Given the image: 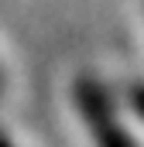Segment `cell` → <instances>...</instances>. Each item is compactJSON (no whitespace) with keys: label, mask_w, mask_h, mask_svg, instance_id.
I'll list each match as a JSON object with an SVG mask.
<instances>
[{"label":"cell","mask_w":144,"mask_h":147,"mask_svg":"<svg viewBox=\"0 0 144 147\" xmlns=\"http://www.w3.org/2000/svg\"><path fill=\"white\" fill-rule=\"evenodd\" d=\"M75 106H79V113H82V123L89 127L96 147H137L130 137H127V130L120 127L117 113H113V106H110L107 89H103L96 79L82 75V79L75 82Z\"/></svg>","instance_id":"1"},{"label":"cell","mask_w":144,"mask_h":147,"mask_svg":"<svg viewBox=\"0 0 144 147\" xmlns=\"http://www.w3.org/2000/svg\"><path fill=\"white\" fill-rule=\"evenodd\" d=\"M0 147H14V144H10V140H7V137H0Z\"/></svg>","instance_id":"2"}]
</instances>
